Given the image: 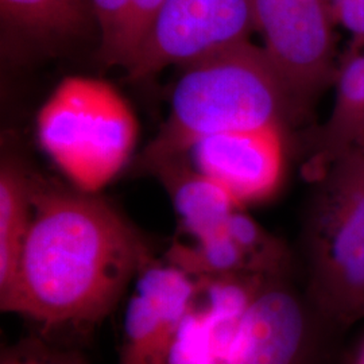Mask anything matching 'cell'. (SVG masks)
Returning a JSON list of instances; mask_svg holds the SVG:
<instances>
[{"label":"cell","instance_id":"obj_16","mask_svg":"<svg viewBox=\"0 0 364 364\" xmlns=\"http://www.w3.org/2000/svg\"><path fill=\"white\" fill-rule=\"evenodd\" d=\"M227 232L246 252L255 273L264 275L278 267L284 255L281 246L242 208L236 209L230 216Z\"/></svg>","mask_w":364,"mask_h":364},{"label":"cell","instance_id":"obj_9","mask_svg":"<svg viewBox=\"0 0 364 364\" xmlns=\"http://www.w3.org/2000/svg\"><path fill=\"white\" fill-rule=\"evenodd\" d=\"M304 333L297 299L285 289L262 287L235 331L225 364H294Z\"/></svg>","mask_w":364,"mask_h":364},{"label":"cell","instance_id":"obj_13","mask_svg":"<svg viewBox=\"0 0 364 364\" xmlns=\"http://www.w3.org/2000/svg\"><path fill=\"white\" fill-rule=\"evenodd\" d=\"M1 19L38 38L81 37L96 26L91 0H0Z\"/></svg>","mask_w":364,"mask_h":364},{"label":"cell","instance_id":"obj_12","mask_svg":"<svg viewBox=\"0 0 364 364\" xmlns=\"http://www.w3.org/2000/svg\"><path fill=\"white\" fill-rule=\"evenodd\" d=\"M364 138V54L355 53L340 68L335 103L321 138V156L332 164L360 147Z\"/></svg>","mask_w":364,"mask_h":364},{"label":"cell","instance_id":"obj_7","mask_svg":"<svg viewBox=\"0 0 364 364\" xmlns=\"http://www.w3.org/2000/svg\"><path fill=\"white\" fill-rule=\"evenodd\" d=\"M195 277L174 264L149 260L123 317L119 364H165L170 340L197 299Z\"/></svg>","mask_w":364,"mask_h":364},{"label":"cell","instance_id":"obj_4","mask_svg":"<svg viewBox=\"0 0 364 364\" xmlns=\"http://www.w3.org/2000/svg\"><path fill=\"white\" fill-rule=\"evenodd\" d=\"M314 282L336 314L364 311V150L329 165L311 223Z\"/></svg>","mask_w":364,"mask_h":364},{"label":"cell","instance_id":"obj_1","mask_svg":"<svg viewBox=\"0 0 364 364\" xmlns=\"http://www.w3.org/2000/svg\"><path fill=\"white\" fill-rule=\"evenodd\" d=\"M34 215L3 312L53 328L91 329L151 259L130 223L93 193L33 182Z\"/></svg>","mask_w":364,"mask_h":364},{"label":"cell","instance_id":"obj_3","mask_svg":"<svg viewBox=\"0 0 364 364\" xmlns=\"http://www.w3.org/2000/svg\"><path fill=\"white\" fill-rule=\"evenodd\" d=\"M37 138L78 191L96 193L129 162L138 139V122L108 82L68 77L41 107Z\"/></svg>","mask_w":364,"mask_h":364},{"label":"cell","instance_id":"obj_20","mask_svg":"<svg viewBox=\"0 0 364 364\" xmlns=\"http://www.w3.org/2000/svg\"><path fill=\"white\" fill-rule=\"evenodd\" d=\"M359 364H364V351L362 353V356H360V360H359Z\"/></svg>","mask_w":364,"mask_h":364},{"label":"cell","instance_id":"obj_5","mask_svg":"<svg viewBox=\"0 0 364 364\" xmlns=\"http://www.w3.org/2000/svg\"><path fill=\"white\" fill-rule=\"evenodd\" d=\"M255 28L250 0H165L139 50L124 69L141 81L248 41Z\"/></svg>","mask_w":364,"mask_h":364},{"label":"cell","instance_id":"obj_15","mask_svg":"<svg viewBox=\"0 0 364 364\" xmlns=\"http://www.w3.org/2000/svg\"><path fill=\"white\" fill-rule=\"evenodd\" d=\"M165 364H224L208 318L196 304L170 340Z\"/></svg>","mask_w":364,"mask_h":364},{"label":"cell","instance_id":"obj_10","mask_svg":"<svg viewBox=\"0 0 364 364\" xmlns=\"http://www.w3.org/2000/svg\"><path fill=\"white\" fill-rule=\"evenodd\" d=\"M169 192L182 230L203 240L227 230V221L242 205L219 182L189 166L186 156L153 171Z\"/></svg>","mask_w":364,"mask_h":364},{"label":"cell","instance_id":"obj_8","mask_svg":"<svg viewBox=\"0 0 364 364\" xmlns=\"http://www.w3.org/2000/svg\"><path fill=\"white\" fill-rule=\"evenodd\" d=\"M191 153L196 168L219 182L242 207L270 197L282 180L285 153L279 126L216 134Z\"/></svg>","mask_w":364,"mask_h":364},{"label":"cell","instance_id":"obj_14","mask_svg":"<svg viewBox=\"0 0 364 364\" xmlns=\"http://www.w3.org/2000/svg\"><path fill=\"white\" fill-rule=\"evenodd\" d=\"M168 260L192 277L255 273L246 252L227 230L207 239L195 240V245L191 246L182 243L173 245L168 252Z\"/></svg>","mask_w":364,"mask_h":364},{"label":"cell","instance_id":"obj_19","mask_svg":"<svg viewBox=\"0 0 364 364\" xmlns=\"http://www.w3.org/2000/svg\"><path fill=\"white\" fill-rule=\"evenodd\" d=\"M333 21L353 38L355 48L364 46V0H328Z\"/></svg>","mask_w":364,"mask_h":364},{"label":"cell","instance_id":"obj_2","mask_svg":"<svg viewBox=\"0 0 364 364\" xmlns=\"http://www.w3.org/2000/svg\"><path fill=\"white\" fill-rule=\"evenodd\" d=\"M290 96L262 48L248 41L183 66L166 123L139 156L154 171L200 141L228 131L279 126Z\"/></svg>","mask_w":364,"mask_h":364},{"label":"cell","instance_id":"obj_11","mask_svg":"<svg viewBox=\"0 0 364 364\" xmlns=\"http://www.w3.org/2000/svg\"><path fill=\"white\" fill-rule=\"evenodd\" d=\"M34 215L33 181L11 164L0 170V299L11 290Z\"/></svg>","mask_w":364,"mask_h":364},{"label":"cell","instance_id":"obj_6","mask_svg":"<svg viewBox=\"0 0 364 364\" xmlns=\"http://www.w3.org/2000/svg\"><path fill=\"white\" fill-rule=\"evenodd\" d=\"M255 30L290 100L305 102L333 69V16L328 0H250Z\"/></svg>","mask_w":364,"mask_h":364},{"label":"cell","instance_id":"obj_18","mask_svg":"<svg viewBox=\"0 0 364 364\" xmlns=\"http://www.w3.org/2000/svg\"><path fill=\"white\" fill-rule=\"evenodd\" d=\"M1 364H85L76 352L63 351L38 338H27L3 351Z\"/></svg>","mask_w":364,"mask_h":364},{"label":"cell","instance_id":"obj_17","mask_svg":"<svg viewBox=\"0 0 364 364\" xmlns=\"http://www.w3.org/2000/svg\"><path fill=\"white\" fill-rule=\"evenodd\" d=\"M96 26L100 31L99 60L117 66L120 42L127 25L131 0H91Z\"/></svg>","mask_w":364,"mask_h":364}]
</instances>
